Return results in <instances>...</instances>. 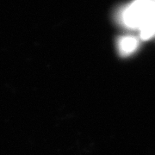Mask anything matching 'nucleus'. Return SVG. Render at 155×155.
Returning a JSON list of instances; mask_svg holds the SVG:
<instances>
[{
    "label": "nucleus",
    "instance_id": "2",
    "mask_svg": "<svg viewBox=\"0 0 155 155\" xmlns=\"http://www.w3.org/2000/svg\"><path fill=\"white\" fill-rule=\"evenodd\" d=\"M139 31L141 40H148L155 36V0H153L149 13Z\"/></svg>",
    "mask_w": 155,
    "mask_h": 155
},
{
    "label": "nucleus",
    "instance_id": "1",
    "mask_svg": "<svg viewBox=\"0 0 155 155\" xmlns=\"http://www.w3.org/2000/svg\"><path fill=\"white\" fill-rule=\"evenodd\" d=\"M153 0H134L120 15L122 24L127 28L140 29L149 13Z\"/></svg>",
    "mask_w": 155,
    "mask_h": 155
},
{
    "label": "nucleus",
    "instance_id": "3",
    "mask_svg": "<svg viewBox=\"0 0 155 155\" xmlns=\"http://www.w3.org/2000/svg\"><path fill=\"white\" fill-rule=\"evenodd\" d=\"M139 48V39L134 35H124L118 40L117 48L123 57L131 55Z\"/></svg>",
    "mask_w": 155,
    "mask_h": 155
}]
</instances>
